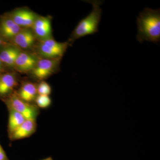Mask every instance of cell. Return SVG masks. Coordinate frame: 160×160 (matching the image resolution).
<instances>
[{"instance_id":"obj_1","label":"cell","mask_w":160,"mask_h":160,"mask_svg":"<svg viewBox=\"0 0 160 160\" xmlns=\"http://www.w3.org/2000/svg\"><path fill=\"white\" fill-rule=\"evenodd\" d=\"M137 40L158 43L160 41V9L146 8L140 12L137 19Z\"/></svg>"},{"instance_id":"obj_2","label":"cell","mask_w":160,"mask_h":160,"mask_svg":"<svg viewBox=\"0 0 160 160\" xmlns=\"http://www.w3.org/2000/svg\"><path fill=\"white\" fill-rule=\"evenodd\" d=\"M86 2L91 4L92 10L78 23L71 33L69 42L86 36L94 34L98 32L99 25L102 12L100 6L102 4V2L97 0Z\"/></svg>"},{"instance_id":"obj_3","label":"cell","mask_w":160,"mask_h":160,"mask_svg":"<svg viewBox=\"0 0 160 160\" xmlns=\"http://www.w3.org/2000/svg\"><path fill=\"white\" fill-rule=\"evenodd\" d=\"M8 108L19 112L26 120H36L39 113L37 106L33 104L26 102L18 96L16 92H14L8 96L5 101Z\"/></svg>"},{"instance_id":"obj_4","label":"cell","mask_w":160,"mask_h":160,"mask_svg":"<svg viewBox=\"0 0 160 160\" xmlns=\"http://www.w3.org/2000/svg\"><path fill=\"white\" fill-rule=\"evenodd\" d=\"M40 41L38 47V53L45 58H62L70 45L68 41L59 42L52 38Z\"/></svg>"},{"instance_id":"obj_5","label":"cell","mask_w":160,"mask_h":160,"mask_svg":"<svg viewBox=\"0 0 160 160\" xmlns=\"http://www.w3.org/2000/svg\"><path fill=\"white\" fill-rule=\"evenodd\" d=\"M62 58H43L38 60L37 63L32 74L36 78L40 81H44L58 69Z\"/></svg>"},{"instance_id":"obj_6","label":"cell","mask_w":160,"mask_h":160,"mask_svg":"<svg viewBox=\"0 0 160 160\" xmlns=\"http://www.w3.org/2000/svg\"><path fill=\"white\" fill-rule=\"evenodd\" d=\"M14 22L22 29H31L38 16L29 9H17L9 15Z\"/></svg>"},{"instance_id":"obj_7","label":"cell","mask_w":160,"mask_h":160,"mask_svg":"<svg viewBox=\"0 0 160 160\" xmlns=\"http://www.w3.org/2000/svg\"><path fill=\"white\" fill-rule=\"evenodd\" d=\"M31 29L36 38L40 41L52 38L51 18L38 16Z\"/></svg>"},{"instance_id":"obj_8","label":"cell","mask_w":160,"mask_h":160,"mask_svg":"<svg viewBox=\"0 0 160 160\" xmlns=\"http://www.w3.org/2000/svg\"><path fill=\"white\" fill-rule=\"evenodd\" d=\"M38 60L32 54L21 51L15 62L14 68L22 73L31 72L35 67Z\"/></svg>"},{"instance_id":"obj_9","label":"cell","mask_w":160,"mask_h":160,"mask_svg":"<svg viewBox=\"0 0 160 160\" xmlns=\"http://www.w3.org/2000/svg\"><path fill=\"white\" fill-rule=\"evenodd\" d=\"M36 129V120H26L9 135V139L12 141H14L29 137L35 132Z\"/></svg>"},{"instance_id":"obj_10","label":"cell","mask_w":160,"mask_h":160,"mask_svg":"<svg viewBox=\"0 0 160 160\" xmlns=\"http://www.w3.org/2000/svg\"><path fill=\"white\" fill-rule=\"evenodd\" d=\"M36 38L31 29H22L12 41L15 46L23 49H30L34 45Z\"/></svg>"},{"instance_id":"obj_11","label":"cell","mask_w":160,"mask_h":160,"mask_svg":"<svg viewBox=\"0 0 160 160\" xmlns=\"http://www.w3.org/2000/svg\"><path fill=\"white\" fill-rule=\"evenodd\" d=\"M22 29L9 16L0 21V34L6 39L12 40Z\"/></svg>"},{"instance_id":"obj_12","label":"cell","mask_w":160,"mask_h":160,"mask_svg":"<svg viewBox=\"0 0 160 160\" xmlns=\"http://www.w3.org/2000/svg\"><path fill=\"white\" fill-rule=\"evenodd\" d=\"M18 85L15 75L7 73L0 76V96L6 97L14 92L13 90Z\"/></svg>"},{"instance_id":"obj_13","label":"cell","mask_w":160,"mask_h":160,"mask_svg":"<svg viewBox=\"0 0 160 160\" xmlns=\"http://www.w3.org/2000/svg\"><path fill=\"white\" fill-rule=\"evenodd\" d=\"M16 93L24 102L32 104L38 95L37 86L31 82H26L22 85Z\"/></svg>"},{"instance_id":"obj_14","label":"cell","mask_w":160,"mask_h":160,"mask_svg":"<svg viewBox=\"0 0 160 160\" xmlns=\"http://www.w3.org/2000/svg\"><path fill=\"white\" fill-rule=\"evenodd\" d=\"M21 51L16 46H6L0 52V59L4 65L14 68L15 62Z\"/></svg>"},{"instance_id":"obj_15","label":"cell","mask_w":160,"mask_h":160,"mask_svg":"<svg viewBox=\"0 0 160 160\" xmlns=\"http://www.w3.org/2000/svg\"><path fill=\"white\" fill-rule=\"evenodd\" d=\"M8 109L9 112L8 124V132L9 135L20 125H22L26 119L19 112L10 108Z\"/></svg>"},{"instance_id":"obj_16","label":"cell","mask_w":160,"mask_h":160,"mask_svg":"<svg viewBox=\"0 0 160 160\" xmlns=\"http://www.w3.org/2000/svg\"><path fill=\"white\" fill-rule=\"evenodd\" d=\"M36 106L38 108H46L51 104V100L49 96L38 95L35 100Z\"/></svg>"},{"instance_id":"obj_17","label":"cell","mask_w":160,"mask_h":160,"mask_svg":"<svg viewBox=\"0 0 160 160\" xmlns=\"http://www.w3.org/2000/svg\"><path fill=\"white\" fill-rule=\"evenodd\" d=\"M37 92L38 95L49 96L51 93V87L45 81H41L37 86Z\"/></svg>"},{"instance_id":"obj_18","label":"cell","mask_w":160,"mask_h":160,"mask_svg":"<svg viewBox=\"0 0 160 160\" xmlns=\"http://www.w3.org/2000/svg\"><path fill=\"white\" fill-rule=\"evenodd\" d=\"M0 160H9L1 144H0Z\"/></svg>"},{"instance_id":"obj_19","label":"cell","mask_w":160,"mask_h":160,"mask_svg":"<svg viewBox=\"0 0 160 160\" xmlns=\"http://www.w3.org/2000/svg\"><path fill=\"white\" fill-rule=\"evenodd\" d=\"M7 43L6 42H5L2 38H0V46H7Z\"/></svg>"},{"instance_id":"obj_20","label":"cell","mask_w":160,"mask_h":160,"mask_svg":"<svg viewBox=\"0 0 160 160\" xmlns=\"http://www.w3.org/2000/svg\"><path fill=\"white\" fill-rule=\"evenodd\" d=\"M4 71V69H3V64L0 59V72Z\"/></svg>"},{"instance_id":"obj_21","label":"cell","mask_w":160,"mask_h":160,"mask_svg":"<svg viewBox=\"0 0 160 160\" xmlns=\"http://www.w3.org/2000/svg\"><path fill=\"white\" fill-rule=\"evenodd\" d=\"M43 160H52V158H47Z\"/></svg>"},{"instance_id":"obj_22","label":"cell","mask_w":160,"mask_h":160,"mask_svg":"<svg viewBox=\"0 0 160 160\" xmlns=\"http://www.w3.org/2000/svg\"><path fill=\"white\" fill-rule=\"evenodd\" d=\"M0 76H1V75H0Z\"/></svg>"}]
</instances>
